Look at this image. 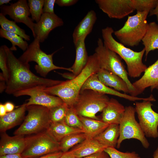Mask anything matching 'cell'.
Here are the masks:
<instances>
[{"label": "cell", "instance_id": "32", "mask_svg": "<svg viewBox=\"0 0 158 158\" xmlns=\"http://www.w3.org/2000/svg\"><path fill=\"white\" fill-rule=\"evenodd\" d=\"M68 106L63 104L49 109V114L51 123L64 122Z\"/></svg>", "mask_w": 158, "mask_h": 158}, {"label": "cell", "instance_id": "11", "mask_svg": "<svg viewBox=\"0 0 158 158\" xmlns=\"http://www.w3.org/2000/svg\"><path fill=\"white\" fill-rule=\"evenodd\" d=\"M151 102L148 100L136 102L135 108L139 123L145 136L155 138H158V113L152 109Z\"/></svg>", "mask_w": 158, "mask_h": 158}, {"label": "cell", "instance_id": "21", "mask_svg": "<svg viewBox=\"0 0 158 158\" xmlns=\"http://www.w3.org/2000/svg\"><path fill=\"white\" fill-rule=\"evenodd\" d=\"M97 19L96 13L93 10L89 11L74 29L72 36L75 45L82 38H86L91 32Z\"/></svg>", "mask_w": 158, "mask_h": 158}, {"label": "cell", "instance_id": "2", "mask_svg": "<svg viewBox=\"0 0 158 158\" xmlns=\"http://www.w3.org/2000/svg\"><path fill=\"white\" fill-rule=\"evenodd\" d=\"M100 68L97 56L95 53L89 56L86 65L78 75L56 85L45 87L43 90L49 95L59 97L69 107H73L85 81L90 75L97 73Z\"/></svg>", "mask_w": 158, "mask_h": 158}, {"label": "cell", "instance_id": "48", "mask_svg": "<svg viewBox=\"0 0 158 158\" xmlns=\"http://www.w3.org/2000/svg\"><path fill=\"white\" fill-rule=\"evenodd\" d=\"M153 158H158V146L153 153Z\"/></svg>", "mask_w": 158, "mask_h": 158}, {"label": "cell", "instance_id": "30", "mask_svg": "<svg viewBox=\"0 0 158 158\" xmlns=\"http://www.w3.org/2000/svg\"><path fill=\"white\" fill-rule=\"evenodd\" d=\"M84 133H76L70 135L63 138L59 142L61 151L65 152L87 138Z\"/></svg>", "mask_w": 158, "mask_h": 158}, {"label": "cell", "instance_id": "46", "mask_svg": "<svg viewBox=\"0 0 158 158\" xmlns=\"http://www.w3.org/2000/svg\"><path fill=\"white\" fill-rule=\"evenodd\" d=\"M60 158H76L69 151L63 152Z\"/></svg>", "mask_w": 158, "mask_h": 158}, {"label": "cell", "instance_id": "29", "mask_svg": "<svg viewBox=\"0 0 158 158\" xmlns=\"http://www.w3.org/2000/svg\"><path fill=\"white\" fill-rule=\"evenodd\" d=\"M0 25L1 28L21 37L25 40L29 41L30 37L27 35L25 30L18 26L14 21L8 19L1 13H0Z\"/></svg>", "mask_w": 158, "mask_h": 158}, {"label": "cell", "instance_id": "7", "mask_svg": "<svg viewBox=\"0 0 158 158\" xmlns=\"http://www.w3.org/2000/svg\"><path fill=\"white\" fill-rule=\"evenodd\" d=\"M27 115L22 123L14 133V135H24L46 130L51 123L49 109L42 106L32 105L27 106Z\"/></svg>", "mask_w": 158, "mask_h": 158}, {"label": "cell", "instance_id": "40", "mask_svg": "<svg viewBox=\"0 0 158 158\" xmlns=\"http://www.w3.org/2000/svg\"><path fill=\"white\" fill-rule=\"evenodd\" d=\"M82 158H110L109 155L104 151L98 152Z\"/></svg>", "mask_w": 158, "mask_h": 158}, {"label": "cell", "instance_id": "26", "mask_svg": "<svg viewBox=\"0 0 158 158\" xmlns=\"http://www.w3.org/2000/svg\"><path fill=\"white\" fill-rule=\"evenodd\" d=\"M46 131L55 140L59 142L65 137L71 134L84 133L82 130L70 127L64 122L51 123Z\"/></svg>", "mask_w": 158, "mask_h": 158}, {"label": "cell", "instance_id": "45", "mask_svg": "<svg viewBox=\"0 0 158 158\" xmlns=\"http://www.w3.org/2000/svg\"><path fill=\"white\" fill-rule=\"evenodd\" d=\"M149 16H156L157 20L158 22V4L154 8L150 11L149 13Z\"/></svg>", "mask_w": 158, "mask_h": 158}, {"label": "cell", "instance_id": "35", "mask_svg": "<svg viewBox=\"0 0 158 158\" xmlns=\"http://www.w3.org/2000/svg\"><path fill=\"white\" fill-rule=\"evenodd\" d=\"M132 0L135 10L139 12H150L156 7L158 4V0Z\"/></svg>", "mask_w": 158, "mask_h": 158}, {"label": "cell", "instance_id": "33", "mask_svg": "<svg viewBox=\"0 0 158 158\" xmlns=\"http://www.w3.org/2000/svg\"><path fill=\"white\" fill-rule=\"evenodd\" d=\"M44 0H28V4L32 20L38 23L43 13Z\"/></svg>", "mask_w": 158, "mask_h": 158}, {"label": "cell", "instance_id": "47", "mask_svg": "<svg viewBox=\"0 0 158 158\" xmlns=\"http://www.w3.org/2000/svg\"><path fill=\"white\" fill-rule=\"evenodd\" d=\"M11 1V0H0V6H1L4 5V4H7Z\"/></svg>", "mask_w": 158, "mask_h": 158}, {"label": "cell", "instance_id": "13", "mask_svg": "<svg viewBox=\"0 0 158 158\" xmlns=\"http://www.w3.org/2000/svg\"><path fill=\"white\" fill-rule=\"evenodd\" d=\"M1 13L5 16L8 15L16 23H22L31 30L33 37L35 36L34 32L35 23L31 18V14L27 1L19 0L9 5H3L0 7Z\"/></svg>", "mask_w": 158, "mask_h": 158}, {"label": "cell", "instance_id": "23", "mask_svg": "<svg viewBox=\"0 0 158 158\" xmlns=\"http://www.w3.org/2000/svg\"><path fill=\"white\" fill-rule=\"evenodd\" d=\"M27 106L24 104L20 106L13 111L7 113L0 117V131L1 133L18 125L25 118Z\"/></svg>", "mask_w": 158, "mask_h": 158}, {"label": "cell", "instance_id": "22", "mask_svg": "<svg viewBox=\"0 0 158 158\" xmlns=\"http://www.w3.org/2000/svg\"><path fill=\"white\" fill-rule=\"evenodd\" d=\"M97 73L99 80L105 85L113 87L117 91L129 93V90L126 83L118 75L101 68Z\"/></svg>", "mask_w": 158, "mask_h": 158}, {"label": "cell", "instance_id": "1", "mask_svg": "<svg viewBox=\"0 0 158 158\" xmlns=\"http://www.w3.org/2000/svg\"><path fill=\"white\" fill-rule=\"evenodd\" d=\"M7 57L9 78L5 92L7 94L15 93L37 86L48 87L62 81L39 77L30 70L29 63L23 62L15 56L10 48L5 45Z\"/></svg>", "mask_w": 158, "mask_h": 158}, {"label": "cell", "instance_id": "5", "mask_svg": "<svg viewBox=\"0 0 158 158\" xmlns=\"http://www.w3.org/2000/svg\"><path fill=\"white\" fill-rule=\"evenodd\" d=\"M101 68L110 71L121 77L126 83L130 95L136 97V91L129 80L128 73L122 62L121 57L116 53L106 47L100 38L97 41L95 49Z\"/></svg>", "mask_w": 158, "mask_h": 158}, {"label": "cell", "instance_id": "42", "mask_svg": "<svg viewBox=\"0 0 158 158\" xmlns=\"http://www.w3.org/2000/svg\"><path fill=\"white\" fill-rule=\"evenodd\" d=\"M0 158H23V157L21 154H14L1 155Z\"/></svg>", "mask_w": 158, "mask_h": 158}, {"label": "cell", "instance_id": "34", "mask_svg": "<svg viewBox=\"0 0 158 158\" xmlns=\"http://www.w3.org/2000/svg\"><path fill=\"white\" fill-rule=\"evenodd\" d=\"M64 122L70 127L79 129L84 131L83 124L73 107H68L64 120Z\"/></svg>", "mask_w": 158, "mask_h": 158}, {"label": "cell", "instance_id": "37", "mask_svg": "<svg viewBox=\"0 0 158 158\" xmlns=\"http://www.w3.org/2000/svg\"><path fill=\"white\" fill-rule=\"evenodd\" d=\"M0 68L6 84L8 80L9 74L5 45H1L0 47Z\"/></svg>", "mask_w": 158, "mask_h": 158}, {"label": "cell", "instance_id": "41", "mask_svg": "<svg viewBox=\"0 0 158 158\" xmlns=\"http://www.w3.org/2000/svg\"><path fill=\"white\" fill-rule=\"evenodd\" d=\"M63 153L62 152L60 151L47 154L39 157L32 158H60Z\"/></svg>", "mask_w": 158, "mask_h": 158}, {"label": "cell", "instance_id": "18", "mask_svg": "<svg viewBox=\"0 0 158 158\" xmlns=\"http://www.w3.org/2000/svg\"><path fill=\"white\" fill-rule=\"evenodd\" d=\"M24 135L10 136L6 132L1 133L0 141V156L7 154H21L25 147Z\"/></svg>", "mask_w": 158, "mask_h": 158}, {"label": "cell", "instance_id": "17", "mask_svg": "<svg viewBox=\"0 0 158 158\" xmlns=\"http://www.w3.org/2000/svg\"><path fill=\"white\" fill-rule=\"evenodd\" d=\"M143 76L132 83L137 95L150 87L151 91L158 90V59L152 64L147 67Z\"/></svg>", "mask_w": 158, "mask_h": 158}, {"label": "cell", "instance_id": "20", "mask_svg": "<svg viewBox=\"0 0 158 158\" xmlns=\"http://www.w3.org/2000/svg\"><path fill=\"white\" fill-rule=\"evenodd\" d=\"M106 148L94 138H87L72 148L69 151L76 158H82L104 151Z\"/></svg>", "mask_w": 158, "mask_h": 158}, {"label": "cell", "instance_id": "8", "mask_svg": "<svg viewBox=\"0 0 158 158\" xmlns=\"http://www.w3.org/2000/svg\"><path fill=\"white\" fill-rule=\"evenodd\" d=\"M109 99L106 94L86 90L80 92L73 107L79 116L99 120L96 114L102 111Z\"/></svg>", "mask_w": 158, "mask_h": 158}, {"label": "cell", "instance_id": "27", "mask_svg": "<svg viewBox=\"0 0 158 158\" xmlns=\"http://www.w3.org/2000/svg\"><path fill=\"white\" fill-rule=\"evenodd\" d=\"M79 116V115H78ZM83 126L87 138H93L104 131L109 125L101 120H97L79 116Z\"/></svg>", "mask_w": 158, "mask_h": 158}, {"label": "cell", "instance_id": "39", "mask_svg": "<svg viewBox=\"0 0 158 158\" xmlns=\"http://www.w3.org/2000/svg\"><path fill=\"white\" fill-rule=\"evenodd\" d=\"M78 0H56L55 4L61 7L69 6L76 4Z\"/></svg>", "mask_w": 158, "mask_h": 158}, {"label": "cell", "instance_id": "3", "mask_svg": "<svg viewBox=\"0 0 158 158\" xmlns=\"http://www.w3.org/2000/svg\"><path fill=\"white\" fill-rule=\"evenodd\" d=\"M114 32L113 28L110 27H107L102 30L104 44L124 60L127 65L128 75L130 77H139L147 67L142 61L145 53L144 48L137 52L126 47L114 38L112 35Z\"/></svg>", "mask_w": 158, "mask_h": 158}, {"label": "cell", "instance_id": "44", "mask_svg": "<svg viewBox=\"0 0 158 158\" xmlns=\"http://www.w3.org/2000/svg\"><path fill=\"white\" fill-rule=\"evenodd\" d=\"M7 113L4 104H0V117L5 116Z\"/></svg>", "mask_w": 158, "mask_h": 158}, {"label": "cell", "instance_id": "38", "mask_svg": "<svg viewBox=\"0 0 158 158\" xmlns=\"http://www.w3.org/2000/svg\"><path fill=\"white\" fill-rule=\"evenodd\" d=\"M56 0H44L43 13H54V7Z\"/></svg>", "mask_w": 158, "mask_h": 158}, {"label": "cell", "instance_id": "10", "mask_svg": "<svg viewBox=\"0 0 158 158\" xmlns=\"http://www.w3.org/2000/svg\"><path fill=\"white\" fill-rule=\"evenodd\" d=\"M135 108L132 106L125 107V112L119 125V135L117 148L120 147L123 140L130 139L139 140L145 148L147 149L149 147L150 143L135 119Z\"/></svg>", "mask_w": 158, "mask_h": 158}, {"label": "cell", "instance_id": "25", "mask_svg": "<svg viewBox=\"0 0 158 158\" xmlns=\"http://www.w3.org/2000/svg\"><path fill=\"white\" fill-rule=\"evenodd\" d=\"M119 135V125L111 124L94 138L107 147L115 148Z\"/></svg>", "mask_w": 158, "mask_h": 158}, {"label": "cell", "instance_id": "28", "mask_svg": "<svg viewBox=\"0 0 158 158\" xmlns=\"http://www.w3.org/2000/svg\"><path fill=\"white\" fill-rule=\"evenodd\" d=\"M142 41L144 46L146 60L149 52L158 49V24L155 22L148 23L146 33Z\"/></svg>", "mask_w": 158, "mask_h": 158}, {"label": "cell", "instance_id": "24", "mask_svg": "<svg viewBox=\"0 0 158 158\" xmlns=\"http://www.w3.org/2000/svg\"><path fill=\"white\" fill-rule=\"evenodd\" d=\"M85 38H81L75 45L76 56L74 62L71 68L74 77L78 75L86 65L89 57L86 49L85 40Z\"/></svg>", "mask_w": 158, "mask_h": 158}, {"label": "cell", "instance_id": "36", "mask_svg": "<svg viewBox=\"0 0 158 158\" xmlns=\"http://www.w3.org/2000/svg\"><path fill=\"white\" fill-rule=\"evenodd\" d=\"M104 151L109 155L110 158H141L135 152H123L114 147H107Z\"/></svg>", "mask_w": 158, "mask_h": 158}, {"label": "cell", "instance_id": "16", "mask_svg": "<svg viewBox=\"0 0 158 158\" xmlns=\"http://www.w3.org/2000/svg\"><path fill=\"white\" fill-rule=\"evenodd\" d=\"M63 23L62 19L55 13H43L39 21L35 23L34 32L35 37H38L40 42H42L52 30L63 25Z\"/></svg>", "mask_w": 158, "mask_h": 158}, {"label": "cell", "instance_id": "6", "mask_svg": "<svg viewBox=\"0 0 158 158\" xmlns=\"http://www.w3.org/2000/svg\"><path fill=\"white\" fill-rule=\"evenodd\" d=\"M40 40L36 37L26 49L18 58L21 61L29 63L34 61L37 63L35 66L36 72L40 76L45 77L51 71L56 69H63L72 72L71 68L57 66L53 62V56L56 51L51 54H47L40 48Z\"/></svg>", "mask_w": 158, "mask_h": 158}, {"label": "cell", "instance_id": "31", "mask_svg": "<svg viewBox=\"0 0 158 158\" xmlns=\"http://www.w3.org/2000/svg\"><path fill=\"white\" fill-rule=\"evenodd\" d=\"M0 36L9 41L12 46L10 48L12 51L17 50L16 46H17L23 51L28 48V45L26 41L23 40L21 37L16 34L6 31L2 28L0 29Z\"/></svg>", "mask_w": 158, "mask_h": 158}, {"label": "cell", "instance_id": "19", "mask_svg": "<svg viewBox=\"0 0 158 158\" xmlns=\"http://www.w3.org/2000/svg\"><path fill=\"white\" fill-rule=\"evenodd\" d=\"M125 107L115 99L111 98L102 112L101 120L108 124L119 125Z\"/></svg>", "mask_w": 158, "mask_h": 158}, {"label": "cell", "instance_id": "12", "mask_svg": "<svg viewBox=\"0 0 158 158\" xmlns=\"http://www.w3.org/2000/svg\"><path fill=\"white\" fill-rule=\"evenodd\" d=\"M46 87L37 86L17 92L13 95L18 97L23 95L30 96L28 102L24 104L27 107L35 105L44 107L49 109L61 105L64 103L58 97L49 95L43 90Z\"/></svg>", "mask_w": 158, "mask_h": 158}, {"label": "cell", "instance_id": "4", "mask_svg": "<svg viewBox=\"0 0 158 158\" xmlns=\"http://www.w3.org/2000/svg\"><path fill=\"white\" fill-rule=\"evenodd\" d=\"M149 12H137L135 15L128 17L123 27L113 33L120 43L131 47L139 44L147 29L148 23L146 19Z\"/></svg>", "mask_w": 158, "mask_h": 158}, {"label": "cell", "instance_id": "43", "mask_svg": "<svg viewBox=\"0 0 158 158\" xmlns=\"http://www.w3.org/2000/svg\"><path fill=\"white\" fill-rule=\"evenodd\" d=\"M7 113L11 112L14 110L15 107L14 104L10 102H7L4 104Z\"/></svg>", "mask_w": 158, "mask_h": 158}, {"label": "cell", "instance_id": "15", "mask_svg": "<svg viewBox=\"0 0 158 158\" xmlns=\"http://www.w3.org/2000/svg\"><path fill=\"white\" fill-rule=\"evenodd\" d=\"M86 90H90L104 94L116 96L132 101L141 100L150 101L151 100L150 97L147 98L134 97L126 93H121L110 88L100 81L97 73L92 74L87 79L83 86L80 91Z\"/></svg>", "mask_w": 158, "mask_h": 158}, {"label": "cell", "instance_id": "14", "mask_svg": "<svg viewBox=\"0 0 158 158\" xmlns=\"http://www.w3.org/2000/svg\"><path fill=\"white\" fill-rule=\"evenodd\" d=\"M99 9L110 18L121 19L135 10L132 0H96Z\"/></svg>", "mask_w": 158, "mask_h": 158}, {"label": "cell", "instance_id": "9", "mask_svg": "<svg viewBox=\"0 0 158 158\" xmlns=\"http://www.w3.org/2000/svg\"><path fill=\"white\" fill-rule=\"evenodd\" d=\"M25 146L21 154L23 158L39 157L60 151L59 143L46 130L25 137Z\"/></svg>", "mask_w": 158, "mask_h": 158}]
</instances>
